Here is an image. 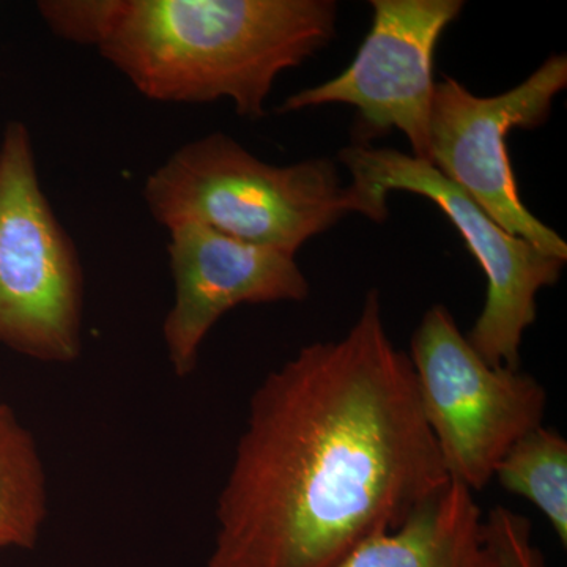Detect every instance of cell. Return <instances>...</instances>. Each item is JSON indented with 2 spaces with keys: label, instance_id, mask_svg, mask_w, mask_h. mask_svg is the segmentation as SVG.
I'll use <instances>...</instances> for the list:
<instances>
[{
  "label": "cell",
  "instance_id": "cell-1",
  "mask_svg": "<svg viewBox=\"0 0 567 567\" xmlns=\"http://www.w3.org/2000/svg\"><path fill=\"white\" fill-rule=\"evenodd\" d=\"M447 481L372 290L347 334L303 347L257 388L204 567H338Z\"/></svg>",
  "mask_w": 567,
  "mask_h": 567
},
{
  "label": "cell",
  "instance_id": "cell-2",
  "mask_svg": "<svg viewBox=\"0 0 567 567\" xmlns=\"http://www.w3.org/2000/svg\"><path fill=\"white\" fill-rule=\"evenodd\" d=\"M333 0H110L99 50L145 99L229 100L259 121L284 71L333 40Z\"/></svg>",
  "mask_w": 567,
  "mask_h": 567
},
{
  "label": "cell",
  "instance_id": "cell-3",
  "mask_svg": "<svg viewBox=\"0 0 567 567\" xmlns=\"http://www.w3.org/2000/svg\"><path fill=\"white\" fill-rule=\"evenodd\" d=\"M142 197L167 230L199 224L290 256L350 213L372 219L331 159L275 166L221 132L178 147L148 175Z\"/></svg>",
  "mask_w": 567,
  "mask_h": 567
},
{
  "label": "cell",
  "instance_id": "cell-4",
  "mask_svg": "<svg viewBox=\"0 0 567 567\" xmlns=\"http://www.w3.org/2000/svg\"><path fill=\"white\" fill-rule=\"evenodd\" d=\"M84 271L73 238L41 188L28 125L0 141V344L41 363L82 352Z\"/></svg>",
  "mask_w": 567,
  "mask_h": 567
},
{
  "label": "cell",
  "instance_id": "cell-5",
  "mask_svg": "<svg viewBox=\"0 0 567 567\" xmlns=\"http://www.w3.org/2000/svg\"><path fill=\"white\" fill-rule=\"evenodd\" d=\"M409 358L447 476L483 491L507 451L543 425L546 390L520 369L488 364L445 306L425 312Z\"/></svg>",
  "mask_w": 567,
  "mask_h": 567
},
{
  "label": "cell",
  "instance_id": "cell-6",
  "mask_svg": "<svg viewBox=\"0 0 567 567\" xmlns=\"http://www.w3.org/2000/svg\"><path fill=\"white\" fill-rule=\"evenodd\" d=\"M339 159L352 174V185L371 207L374 221H385L386 199L393 192L423 196L445 213L487 279L486 303L466 339L488 364L520 369L522 341L536 322L537 295L558 282L565 260L507 234L423 159L364 144L346 147Z\"/></svg>",
  "mask_w": 567,
  "mask_h": 567
},
{
  "label": "cell",
  "instance_id": "cell-7",
  "mask_svg": "<svg viewBox=\"0 0 567 567\" xmlns=\"http://www.w3.org/2000/svg\"><path fill=\"white\" fill-rule=\"evenodd\" d=\"M566 87V55H551L532 76L502 95H473L461 82L443 78L435 82L429 134V164L507 234L565 262L566 241L522 203L506 136L514 128L543 125Z\"/></svg>",
  "mask_w": 567,
  "mask_h": 567
},
{
  "label": "cell",
  "instance_id": "cell-8",
  "mask_svg": "<svg viewBox=\"0 0 567 567\" xmlns=\"http://www.w3.org/2000/svg\"><path fill=\"white\" fill-rule=\"evenodd\" d=\"M371 7V31L350 66L333 80L293 93L279 112L349 104L358 111L364 145L398 130L413 156L429 163L436 44L464 2L372 0Z\"/></svg>",
  "mask_w": 567,
  "mask_h": 567
},
{
  "label": "cell",
  "instance_id": "cell-9",
  "mask_svg": "<svg viewBox=\"0 0 567 567\" xmlns=\"http://www.w3.org/2000/svg\"><path fill=\"white\" fill-rule=\"evenodd\" d=\"M167 254L175 293L163 339L181 379L196 371L212 328L237 306L303 301L309 295L308 279L295 256L199 224L171 229Z\"/></svg>",
  "mask_w": 567,
  "mask_h": 567
},
{
  "label": "cell",
  "instance_id": "cell-10",
  "mask_svg": "<svg viewBox=\"0 0 567 567\" xmlns=\"http://www.w3.org/2000/svg\"><path fill=\"white\" fill-rule=\"evenodd\" d=\"M475 492L450 480L401 527L365 540L338 567H484Z\"/></svg>",
  "mask_w": 567,
  "mask_h": 567
},
{
  "label": "cell",
  "instance_id": "cell-11",
  "mask_svg": "<svg viewBox=\"0 0 567 567\" xmlns=\"http://www.w3.org/2000/svg\"><path fill=\"white\" fill-rule=\"evenodd\" d=\"M48 516V483L39 446L0 402V543L32 548Z\"/></svg>",
  "mask_w": 567,
  "mask_h": 567
},
{
  "label": "cell",
  "instance_id": "cell-12",
  "mask_svg": "<svg viewBox=\"0 0 567 567\" xmlns=\"http://www.w3.org/2000/svg\"><path fill=\"white\" fill-rule=\"evenodd\" d=\"M496 481L509 494L533 503L567 544V443L558 432L539 427L511 447L496 465Z\"/></svg>",
  "mask_w": 567,
  "mask_h": 567
},
{
  "label": "cell",
  "instance_id": "cell-13",
  "mask_svg": "<svg viewBox=\"0 0 567 567\" xmlns=\"http://www.w3.org/2000/svg\"><path fill=\"white\" fill-rule=\"evenodd\" d=\"M484 567H548L533 540L529 518L505 506L488 511L483 520Z\"/></svg>",
  "mask_w": 567,
  "mask_h": 567
},
{
  "label": "cell",
  "instance_id": "cell-14",
  "mask_svg": "<svg viewBox=\"0 0 567 567\" xmlns=\"http://www.w3.org/2000/svg\"><path fill=\"white\" fill-rule=\"evenodd\" d=\"M37 11L59 39L96 48L106 24L107 0H41Z\"/></svg>",
  "mask_w": 567,
  "mask_h": 567
},
{
  "label": "cell",
  "instance_id": "cell-15",
  "mask_svg": "<svg viewBox=\"0 0 567 567\" xmlns=\"http://www.w3.org/2000/svg\"><path fill=\"white\" fill-rule=\"evenodd\" d=\"M0 548H6V546H3V544H2V543H0Z\"/></svg>",
  "mask_w": 567,
  "mask_h": 567
}]
</instances>
